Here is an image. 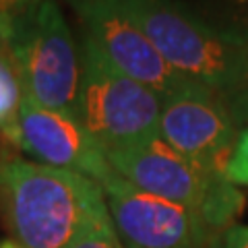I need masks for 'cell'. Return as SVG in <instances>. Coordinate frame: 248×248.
Here are the masks:
<instances>
[{"label":"cell","instance_id":"e0dca14e","mask_svg":"<svg viewBox=\"0 0 248 248\" xmlns=\"http://www.w3.org/2000/svg\"><path fill=\"white\" fill-rule=\"evenodd\" d=\"M0 248H21L15 240H4V242H0Z\"/></svg>","mask_w":248,"mask_h":248},{"label":"cell","instance_id":"2e32d148","mask_svg":"<svg viewBox=\"0 0 248 248\" xmlns=\"http://www.w3.org/2000/svg\"><path fill=\"white\" fill-rule=\"evenodd\" d=\"M221 248H248V226H232L221 238Z\"/></svg>","mask_w":248,"mask_h":248},{"label":"cell","instance_id":"277c9868","mask_svg":"<svg viewBox=\"0 0 248 248\" xmlns=\"http://www.w3.org/2000/svg\"><path fill=\"white\" fill-rule=\"evenodd\" d=\"M161 110L164 97L116 68L83 35L77 118L106 153L159 137Z\"/></svg>","mask_w":248,"mask_h":248},{"label":"cell","instance_id":"52a82bcc","mask_svg":"<svg viewBox=\"0 0 248 248\" xmlns=\"http://www.w3.org/2000/svg\"><path fill=\"white\" fill-rule=\"evenodd\" d=\"M68 4L81 21L83 35L95 42L116 68L159 97L168 99L192 83L168 64L122 0H68Z\"/></svg>","mask_w":248,"mask_h":248},{"label":"cell","instance_id":"8fae6325","mask_svg":"<svg viewBox=\"0 0 248 248\" xmlns=\"http://www.w3.org/2000/svg\"><path fill=\"white\" fill-rule=\"evenodd\" d=\"M190 9L213 27L248 42V0H195Z\"/></svg>","mask_w":248,"mask_h":248},{"label":"cell","instance_id":"30bf717a","mask_svg":"<svg viewBox=\"0 0 248 248\" xmlns=\"http://www.w3.org/2000/svg\"><path fill=\"white\" fill-rule=\"evenodd\" d=\"M25 97L13 52L0 37V141L4 147H19V112Z\"/></svg>","mask_w":248,"mask_h":248},{"label":"cell","instance_id":"7c38bea8","mask_svg":"<svg viewBox=\"0 0 248 248\" xmlns=\"http://www.w3.org/2000/svg\"><path fill=\"white\" fill-rule=\"evenodd\" d=\"M71 248H126L114 228L112 215L99 219L85 232Z\"/></svg>","mask_w":248,"mask_h":248},{"label":"cell","instance_id":"6da1fadb","mask_svg":"<svg viewBox=\"0 0 248 248\" xmlns=\"http://www.w3.org/2000/svg\"><path fill=\"white\" fill-rule=\"evenodd\" d=\"M0 215L21 248H71L110 209L95 180L0 147Z\"/></svg>","mask_w":248,"mask_h":248},{"label":"cell","instance_id":"8992f818","mask_svg":"<svg viewBox=\"0 0 248 248\" xmlns=\"http://www.w3.org/2000/svg\"><path fill=\"white\" fill-rule=\"evenodd\" d=\"M114 228L126 248H219L223 238L199 213L147 195L116 174L104 186Z\"/></svg>","mask_w":248,"mask_h":248},{"label":"cell","instance_id":"7a4b0ae2","mask_svg":"<svg viewBox=\"0 0 248 248\" xmlns=\"http://www.w3.org/2000/svg\"><path fill=\"white\" fill-rule=\"evenodd\" d=\"M122 4L176 73L226 99L242 73L248 42L213 27L178 0H122Z\"/></svg>","mask_w":248,"mask_h":248},{"label":"cell","instance_id":"5b68a950","mask_svg":"<svg viewBox=\"0 0 248 248\" xmlns=\"http://www.w3.org/2000/svg\"><path fill=\"white\" fill-rule=\"evenodd\" d=\"M6 44L19 68L23 93L48 110L77 118L81 54L56 0H44L15 21Z\"/></svg>","mask_w":248,"mask_h":248},{"label":"cell","instance_id":"3957f363","mask_svg":"<svg viewBox=\"0 0 248 248\" xmlns=\"http://www.w3.org/2000/svg\"><path fill=\"white\" fill-rule=\"evenodd\" d=\"M116 174L147 195L199 213L217 234H226L244 207V197L226 178L209 176L161 137L108 151Z\"/></svg>","mask_w":248,"mask_h":248},{"label":"cell","instance_id":"4fadbf2b","mask_svg":"<svg viewBox=\"0 0 248 248\" xmlns=\"http://www.w3.org/2000/svg\"><path fill=\"white\" fill-rule=\"evenodd\" d=\"M223 178L234 186H248V128L238 135Z\"/></svg>","mask_w":248,"mask_h":248},{"label":"cell","instance_id":"5bb4252c","mask_svg":"<svg viewBox=\"0 0 248 248\" xmlns=\"http://www.w3.org/2000/svg\"><path fill=\"white\" fill-rule=\"evenodd\" d=\"M223 102H226L228 110L232 114V118L236 120V124H248V52H246L242 73L238 77V83L226 95Z\"/></svg>","mask_w":248,"mask_h":248},{"label":"cell","instance_id":"9a60e30c","mask_svg":"<svg viewBox=\"0 0 248 248\" xmlns=\"http://www.w3.org/2000/svg\"><path fill=\"white\" fill-rule=\"evenodd\" d=\"M44 0H0V37L6 42L11 25L23 15H27L40 6Z\"/></svg>","mask_w":248,"mask_h":248},{"label":"cell","instance_id":"9c48e42d","mask_svg":"<svg viewBox=\"0 0 248 248\" xmlns=\"http://www.w3.org/2000/svg\"><path fill=\"white\" fill-rule=\"evenodd\" d=\"M19 149L40 164L83 174L99 186L116 176L102 145L87 133L79 118L48 110L27 95L19 112Z\"/></svg>","mask_w":248,"mask_h":248},{"label":"cell","instance_id":"ba28073f","mask_svg":"<svg viewBox=\"0 0 248 248\" xmlns=\"http://www.w3.org/2000/svg\"><path fill=\"white\" fill-rule=\"evenodd\" d=\"M238 135L226 102L203 85L190 83L164 99L159 137L201 172L223 178Z\"/></svg>","mask_w":248,"mask_h":248}]
</instances>
